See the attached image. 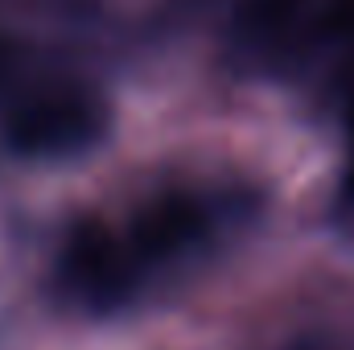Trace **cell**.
Segmentation results:
<instances>
[{
    "mask_svg": "<svg viewBox=\"0 0 354 350\" xmlns=\"http://www.w3.org/2000/svg\"><path fill=\"white\" fill-rule=\"evenodd\" d=\"M107 132V107L87 87H54L8 111L4 136L21 157H75Z\"/></svg>",
    "mask_w": 354,
    "mask_h": 350,
    "instance_id": "6da1fadb",
    "label": "cell"
},
{
    "mask_svg": "<svg viewBox=\"0 0 354 350\" xmlns=\"http://www.w3.org/2000/svg\"><path fill=\"white\" fill-rule=\"evenodd\" d=\"M206 231H210V210L202 206V198L185 190H169L132 219V260H174L181 252L198 248Z\"/></svg>",
    "mask_w": 354,
    "mask_h": 350,
    "instance_id": "3957f363",
    "label": "cell"
},
{
    "mask_svg": "<svg viewBox=\"0 0 354 350\" xmlns=\"http://www.w3.org/2000/svg\"><path fill=\"white\" fill-rule=\"evenodd\" d=\"M346 120H351V132H354V91H351V107H346Z\"/></svg>",
    "mask_w": 354,
    "mask_h": 350,
    "instance_id": "52a82bcc",
    "label": "cell"
},
{
    "mask_svg": "<svg viewBox=\"0 0 354 350\" xmlns=\"http://www.w3.org/2000/svg\"><path fill=\"white\" fill-rule=\"evenodd\" d=\"M17 58H21V54H17V46L0 37V79H4V75H8V71L17 66Z\"/></svg>",
    "mask_w": 354,
    "mask_h": 350,
    "instance_id": "8992f818",
    "label": "cell"
},
{
    "mask_svg": "<svg viewBox=\"0 0 354 350\" xmlns=\"http://www.w3.org/2000/svg\"><path fill=\"white\" fill-rule=\"evenodd\" d=\"M317 33L334 37V42H351L354 37V0H326L317 12Z\"/></svg>",
    "mask_w": 354,
    "mask_h": 350,
    "instance_id": "5b68a950",
    "label": "cell"
},
{
    "mask_svg": "<svg viewBox=\"0 0 354 350\" xmlns=\"http://www.w3.org/2000/svg\"><path fill=\"white\" fill-rule=\"evenodd\" d=\"M132 252L99 223V219H79L75 231L62 243L58 276L66 293L83 305L111 309L132 293Z\"/></svg>",
    "mask_w": 354,
    "mask_h": 350,
    "instance_id": "7a4b0ae2",
    "label": "cell"
},
{
    "mask_svg": "<svg viewBox=\"0 0 354 350\" xmlns=\"http://www.w3.org/2000/svg\"><path fill=\"white\" fill-rule=\"evenodd\" d=\"M305 0H239L235 17H239V29L252 33V37H276L292 25V17L301 12Z\"/></svg>",
    "mask_w": 354,
    "mask_h": 350,
    "instance_id": "277c9868",
    "label": "cell"
}]
</instances>
